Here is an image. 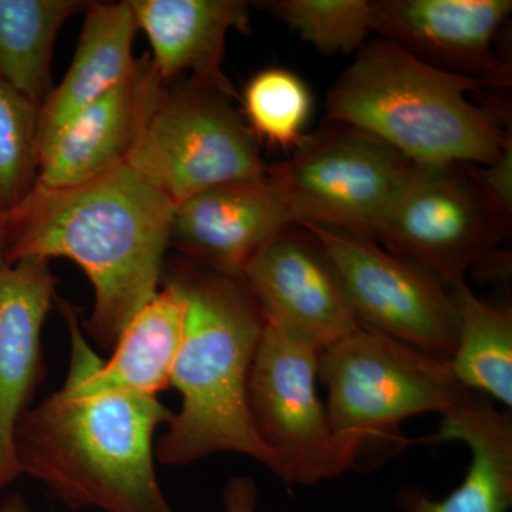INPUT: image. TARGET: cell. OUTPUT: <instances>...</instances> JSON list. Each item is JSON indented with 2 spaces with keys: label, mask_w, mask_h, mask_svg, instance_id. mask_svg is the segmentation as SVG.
Segmentation results:
<instances>
[{
  "label": "cell",
  "mask_w": 512,
  "mask_h": 512,
  "mask_svg": "<svg viewBox=\"0 0 512 512\" xmlns=\"http://www.w3.org/2000/svg\"><path fill=\"white\" fill-rule=\"evenodd\" d=\"M481 87L379 37L357 50L329 90L326 121L363 131L417 165L485 167L511 133L468 97Z\"/></svg>",
  "instance_id": "obj_4"
},
{
  "label": "cell",
  "mask_w": 512,
  "mask_h": 512,
  "mask_svg": "<svg viewBox=\"0 0 512 512\" xmlns=\"http://www.w3.org/2000/svg\"><path fill=\"white\" fill-rule=\"evenodd\" d=\"M292 224L284 192L268 170L175 205L171 245L208 271L241 279L252 256Z\"/></svg>",
  "instance_id": "obj_15"
},
{
  "label": "cell",
  "mask_w": 512,
  "mask_h": 512,
  "mask_svg": "<svg viewBox=\"0 0 512 512\" xmlns=\"http://www.w3.org/2000/svg\"><path fill=\"white\" fill-rule=\"evenodd\" d=\"M138 30L150 42V59L161 79H188L232 89L222 70L232 30L249 32V3L242 0H128Z\"/></svg>",
  "instance_id": "obj_18"
},
{
  "label": "cell",
  "mask_w": 512,
  "mask_h": 512,
  "mask_svg": "<svg viewBox=\"0 0 512 512\" xmlns=\"http://www.w3.org/2000/svg\"><path fill=\"white\" fill-rule=\"evenodd\" d=\"M312 109L308 86L298 74L274 67L256 73L244 92V116L258 140L295 148Z\"/></svg>",
  "instance_id": "obj_23"
},
{
  "label": "cell",
  "mask_w": 512,
  "mask_h": 512,
  "mask_svg": "<svg viewBox=\"0 0 512 512\" xmlns=\"http://www.w3.org/2000/svg\"><path fill=\"white\" fill-rule=\"evenodd\" d=\"M322 55L350 53L372 33L369 0H275L258 3Z\"/></svg>",
  "instance_id": "obj_22"
},
{
  "label": "cell",
  "mask_w": 512,
  "mask_h": 512,
  "mask_svg": "<svg viewBox=\"0 0 512 512\" xmlns=\"http://www.w3.org/2000/svg\"><path fill=\"white\" fill-rule=\"evenodd\" d=\"M332 265L363 328L448 362L457 345L456 303L446 285L377 242L299 225Z\"/></svg>",
  "instance_id": "obj_9"
},
{
  "label": "cell",
  "mask_w": 512,
  "mask_h": 512,
  "mask_svg": "<svg viewBox=\"0 0 512 512\" xmlns=\"http://www.w3.org/2000/svg\"><path fill=\"white\" fill-rule=\"evenodd\" d=\"M3 211L0 208V262H6L5 235H3Z\"/></svg>",
  "instance_id": "obj_28"
},
{
  "label": "cell",
  "mask_w": 512,
  "mask_h": 512,
  "mask_svg": "<svg viewBox=\"0 0 512 512\" xmlns=\"http://www.w3.org/2000/svg\"><path fill=\"white\" fill-rule=\"evenodd\" d=\"M437 441H461L470 467L453 493L434 500L410 485L396 495L397 512H508L512 507V420L484 394L467 390L443 414Z\"/></svg>",
  "instance_id": "obj_17"
},
{
  "label": "cell",
  "mask_w": 512,
  "mask_h": 512,
  "mask_svg": "<svg viewBox=\"0 0 512 512\" xmlns=\"http://www.w3.org/2000/svg\"><path fill=\"white\" fill-rule=\"evenodd\" d=\"M474 178L485 197L500 212L505 221L510 222L512 214V141L501 151L494 163L485 167L471 165Z\"/></svg>",
  "instance_id": "obj_25"
},
{
  "label": "cell",
  "mask_w": 512,
  "mask_h": 512,
  "mask_svg": "<svg viewBox=\"0 0 512 512\" xmlns=\"http://www.w3.org/2000/svg\"><path fill=\"white\" fill-rule=\"evenodd\" d=\"M174 211V202L127 164L74 187L36 184L3 212L6 262H76L94 289L84 329L101 349L111 350L158 292Z\"/></svg>",
  "instance_id": "obj_1"
},
{
  "label": "cell",
  "mask_w": 512,
  "mask_h": 512,
  "mask_svg": "<svg viewBox=\"0 0 512 512\" xmlns=\"http://www.w3.org/2000/svg\"><path fill=\"white\" fill-rule=\"evenodd\" d=\"M173 413L157 397L59 390L16 423L20 474L69 510L175 512L156 476L153 437Z\"/></svg>",
  "instance_id": "obj_3"
},
{
  "label": "cell",
  "mask_w": 512,
  "mask_h": 512,
  "mask_svg": "<svg viewBox=\"0 0 512 512\" xmlns=\"http://www.w3.org/2000/svg\"><path fill=\"white\" fill-rule=\"evenodd\" d=\"M168 86L150 55L119 86L84 107L40 154L36 184L74 187L127 164Z\"/></svg>",
  "instance_id": "obj_14"
},
{
  "label": "cell",
  "mask_w": 512,
  "mask_h": 512,
  "mask_svg": "<svg viewBox=\"0 0 512 512\" xmlns=\"http://www.w3.org/2000/svg\"><path fill=\"white\" fill-rule=\"evenodd\" d=\"M137 32L136 15L128 0L92 2L86 10L72 64L40 107L39 163L40 154L84 107L119 86L133 72Z\"/></svg>",
  "instance_id": "obj_19"
},
{
  "label": "cell",
  "mask_w": 512,
  "mask_h": 512,
  "mask_svg": "<svg viewBox=\"0 0 512 512\" xmlns=\"http://www.w3.org/2000/svg\"><path fill=\"white\" fill-rule=\"evenodd\" d=\"M72 342L70 370L63 390L72 394L121 392L157 397L171 386L175 360L183 345L187 295L170 271L161 291L123 330L113 356L103 362L90 348L72 303L62 301Z\"/></svg>",
  "instance_id": "obj_13"
},
{
  "label": "cell",
  "mask_w": 512,
  "mask_h": 512,
  "mask_svg": "<svg viewBox=\"0 0 512 512\" xmlns=\"http://www.w3.org/2000/svg\"><path fill=\"white\" fill-rule=\"evenodd\" d=\"M56 286L49 259L0 262V490L22 476L13 433L42 380V329Z\"/></svg>",
  "instance_id": "obj_16"
},
{
  "label": "cell",
  "mask_w": 512,
  "mask_h": 512,
  "mask_svg": "<svg viewBox=\"0 0 512 512\" xmlns=\"http://www.w3.org/2000/svg\"><path fill=\"white\" fill-rule=\"evenodd\" d=\"M457 345L447 365L464 389L512 406V312L481 301L467 282L451 288Z\"/></svg>",
  "instance_id": "obj_21"
},
{
  "label": "cell",
  "mask_w": 512,
  "mask_h": 512,
  "mask_svg": "<svg viewBox=\"0 0 512 512\" xmlns=\"http://www.w3.org/2000/svg\"><path fill=\"white\" fill-rule=\"evenodd\" d=\"M241 281L265 322L322 352L360 328L332 265L308 232L291 227L264 245Z\"/></svg>",
  "instance_id": "obj_11"
},
{
  "label": "cell",
  "mask_w": 512,
  "mask_h": 512,
  "mask_svg": "<svg viewBox=\"0 0 512 512\" xmlns=\"http://www.w3.org/2000/svg\"><path fill=\"white\" fill-rule=\"evenodd\" d=\"M508 224L485 197L471 165H416L376 241L453 288L466 282L473 266L498 255Z\"/></svg>",
  "instance_id": "obj_8"
},
{
  "label": "cell",
  "mask_w": 512,
  "mask_h": 512,
  "mask_svg": "<svg viewBox=\"0 0 512 512\" xmlns=\"http://www.w3.org/2000/svg\"><path fill=\"white\" fill-rule=\"evenodd\" d=\"M171 272L187 295L183 345L171 375L183 397L157 444L164 466H187L212 454H244L286 484L301 485L291 461L259 436L249 406V372L264 313L241 279L184 262Z\"/></svg>",
  "instance_id": "obj_2"
},
{
  "label": "cell",
  "mask_w": 512,
  "mask_h": 512,
  "mask_svg": "<svg viewBox=\"0 0 512 512\" xmlns=\"http://www.w3.org/2000/svg\"><path fill=\"white\" fill-rule=\"evenodd\" d=\"M0 512H32L29 510L28 504H26L25 498L19 494L10 495L3 501Z\"/></svg>",
  "instance_id": "obj_27"
},
{
  "label": "cell",
  "mask_w": 512,
  "mask_h": 512,
  "mask_svg": "<svg viewBox=\"0 0 512 512\" xmlns=\"http://www.w3.org/2000/svg\"><path fill=\"white\" fill-rule=\"evenodd\" d=\"M225 512H258V487L248 476H235L225 485Z\"/></svg>",
  "instance_id": "obj_26"
},
{
  "label": "cell",
  "mask_w": 512,
  "mask_h": 512,
  "mask_svg": "<svg viewBox=\"0 0 512 512\" xmlns=\"http://www.w3.org/2000/svg\"><path fill=\"white\" fill-rule=\"evenodd\" d=\"M40 107L0 80V208L16 207L39 175Z\"/></svg>",
  "instance_id": "obj_24"
},
{
  "label": "cell",
  "mask_w": 512,
  "mask_h": 512,
  "mask_svg": "<svg viewBox=\"0 0 512 512\" xmlns=\"http://www.w3.org/2000/svg\"><path fill=\"white\" fill-rule=\"evenodd\" d=\"M319 379L333 433L359 451L402 441L404 420L446 414L467 392L447 362L363 326L320 352Z\"/></svg>",
  "instance_id": "obj_5"
},
{
  "label": "cell",
  "mask_w": 512,
  "mask_h": 512,
  "mask_svg": "<svg viewBox=\"0 0 512 512\" xmlns=\"http://www.w3.org/2000/svg\"><path fill=\"white\" fill-rule=\"evenodd\" d=\"M234 90L170 84L127 165L175 205L217 185L265 177L259 140L232 106Z\"/></svg>",
  "instance_id": "obj_6"
},
{
  "label": "cell",
  "mask_w": 512,
  "mask_h": 512,
  "mask_svg": "<svg viewBox=\"0 0 512 512\" xmlns=\"http://www.w3.org/2000/svg\"><path fill=\"white\" fill-rule=\"evenodd\" d=\"M320 350L265 322L249 372V406L256 430L291 461L301 485H315L356 468L359 448L330 427L319 399Z\"/></svg>",
  "instance_id": "obj_10"
},
{
  "label": "cell",
  "mask_w": 512,
  "mask_h": 512,
  "mask_svg": "<svg viewBox=\"0 0 512 512\" xmlns=\"http://www.w3.org/2000/svg\"><path fill=\"white\" fill-rule=\"evenodd\" d=\"M372 32L446 72L481 86L511 84V64L498 55L495 37L511 0H376Z\"/></svg>",
  "instance_id": "obj_12"
},
{
  "label": "cell",
  "mask_w": 512,
  "mask_h": 512,
  "mask_svg": "<svg viewBox=\"0 0 512 512\" xmlns=\"http://www.w3.org/2000/svg\"><path fill=\"white\" fill-rule=\"evenodd\" d=\"M90 5L84 0H0V80L42 107L53 89L56 37L67 20Z\"/></svg>",
  "instance_id": "obj_20"
},
{
  "label": "cell",
  "mask_w": 512,
  "mask_h": 512,
  "mask_svg": "<svg viewBox=\"0 0 512 512\" xmlns=\"http://www.w3.org/2000/svg\"><path fill=\"white\" fill-rule=\"evenodd\" d=\"M416 165L363 131L325 121L269 173L284 192L293 224L377 242L384 215Z\"/></svg>",
  "instance_id": "obj_7"
}]
</instances>
